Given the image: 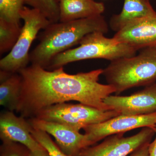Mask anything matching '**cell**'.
Returning a JSON list of instances; mask_svg holds the SVG:
<instances>
[{"mask_svg": "<svg viewBox=\"0 0 156 156\" xmlns=\"http://www.w3.org/2000/svg\"><path fill=\"white\" fill-rule=\"evenodd\" d=\"M56 1H57V2H58V0H56Z\"/></svg>", "mask_w": 156, "mask_h": 156, "instance_id": "cell-24", "label": "cell"}, {"mask_svg": "<svg viewBox=\"0 0 156 156\" xmlns=\"http://www.w3.org/2000/svg\"><path fill=\"white\" fill-rule=\"evenodd\" d=\"M25 3L44 15L51 23L59 21V7L56 0H25Z\"/></svg>", "mask_w": 156, "mask_h": 156, "instance_id": "cell-17", "label": "cell"}, {"mask_svg": "<svg viewBox=\"0 0 156 156\" xmlns=\"http://www.w3.org/2000/svg\"><path fill=\"white\" fill-rule=\"evenodd\" d=\"M113 38L136 50L156 47V15L130 23L117 32Z\"/></svg>", "mask_w": 156, "mask_h": 156, "instance_id": "cell-11", "label": "cell"}, {"mask_svg": "<svg viewBox=\"0 0 156 156\" xmlns=\"http://www.w3.org/2000/svg\"><path fill=\"white\" fill-rule=\"evenodd\" d=\"M20 24L0 18V54L11 50L21 33Z\"/></svg>", "mask_w": 156, "mask_h": 156, "instance_id": "cell-16", "label": "cell"}, {"mask_svg": "<svg viewBox=\"0 0 156 156\" xmlns=\"http://www.w3.org/2000/svg\"><path fill=\"white\" fill-rule=\"evenodd\" d=\"M150 143L147 144L140 147L131 154L129 156H150L149 145Z\"/></svg>", "mask_w": 156, "mask_h": 156, "instance_id": "cell-21", "label": "cell"}, {"mask_svg": "<svg viewBox=\"0 0 156 156\" xmlns=\"http://www.w3.org/2000/svg\"><path fill=\"white\" fill-rule=\"evenodd\" d=\"M31 133L39 144L47 151L49 156H70L57 146L47 132L32 127Z\"/></svg>", "mask_w": 156, "mask_h": 156, "instance_id": "cell-19", "label": "cell"}, {"mask_svg": "<svg viewBox=\"0 0 156 156\" xmlns=\"http://www.w3.org/2000/svg\"><path fill=\"white\" fill-rule=\"evenodd\" d=\"M22 79L20 74H13L0 84V105L9 111L17 112L19 106Z\"/></svg>", "mask_w": 156, "mask_h": 156, "instance_id": "cell-15", "label": "cell"}, {"mask_svg": "<svg viewBox=\"0 0 156 156\" xmlns=\"http://www.w3.org/2000/svg\"><path fill=\"white\" fill-rule=\"evenodd\" d=\"M20 16L24 21L20 35L9 54L0 60L1 71L10 75L27 67L33 42L39 32L51 23L40 11L25 6L20 11Z\"/></svg>", "mask_w": 156, "mask_h": 156, "instance_id": "cell-5", "label": "cell"}, {"mask_svg": "<svg viewBox=\"0 0 156 156\" xmlns=\"http://www.w3.org/2000/svg\"><path fill=\"white\" fill-rule=\"evenodd\" d=\"M156 112L142 115H119L107 121L83 128L90 146L113 134L124 133L140 128L148 127L154 130Z\"/></svg>", "mask_w": 156, "mask_h": 156, "instance_id": "cell-8", "label": "cell"}, {"mask_svg": "<svg viewBox=\"0 0 156 156\" xmlns=\"http://www.w3.org/2000/svg\"><path fill=\"white\" fill-rule=\"evenodd\" d=\"M119 115L112 110L102 111L83 104L65 102L43 109L34 118L60 123L80 131L87 126L102 122Z\"/></svg>", "mask_w": 156, "mask_h": 156, "instance_id": "cell-6", "label": "cell"}, {"mask_svg": "<svg viewBox=\"0 0 156 156\" xmlns=\"http://www.w3.org/2000/svg\"><path fill=\"white\" fill-rule=\"evenodd\" d=\"M32 126L21 116L6 111L0 115V137L3 143H18L30 151L44 149L31 133Z\"/></svg>", "mask_w": 156, "mask_h": 156, "instance_id": "cell-12", "label": "cell"}, {"mask_svg": "<svg viewBox=\"0 0 156 156\" xmlns=\"http://www.w3.org/2000/svg\"><path fill=\"white\" fill-rule=\"evenodd\" d=\"M104 34L99 31L88 34L81 40L77 48L54 56L46 69H55L70 62L85 59L103 58L112 61L136 55V49L119 43L113 37H106Z\"/></svg>", "mask_w": 156, "mask_h": 156, "instance_id": "cell-4", "label": "cell"}, {"mask_svg": "<svg viewBox=\"0 0 156 156\" xmlns=\"http://www.w3.org/2000/svg\"><path fill=\"white\" fill-rule=\"evenodd\" d=\"M15 142L3 143L1 149L2 156H28L22 148Z\"/></svg>", "mask_w": 156, "mask_h": 156, "instance_id": "cell-20", "label": "cell"}, {"mask_svg": "<svg viewBox=\"0 0 156 156\" xmlns=\"http://www.w3.org/2000/svg\"><path fill=\"white\" fill-rule=\"evenodd\" d=\"M141 50L137 55L110 61L103 69L102 75L116 94L156 82V47Z\"/></svg>", "mask_w": 156, "mask_h": 156, "instance_id": "cell-3", "label": "cell"}, {"mask_svg": "<svg viewBox=\"0 0 156 156\" xmlns=\"http://www.w3.org/2000/svg\"><path fill=\"white\" fill-rule=\"evenodd\" d=\"M24 3L25 0H0V18L20 23V12Z\"/></svg>", "mask_w": 156, "mask_h": 156, "instance_id": "cell-18", "label": "cell"}, {"mask_svg": "<svg viewBox=\"0 0 156 156\" xmlns=\"http://www.w3.org/2000/svg\"><path fill=\"white\" fill-rule=\"evenodd\" d=\"M155 137L153 141L150 143L149 145V151L150 156H156V126L154 129Z\"/></svg>", "mask_w": 156, "mask_h": 156, "instance_id": "cell-22", "label": "cell"}, {"mask_svg": "<svg viewBox=\"0 0 156 156\" xmlns=\"http://www.w3.org/2000/svg\"><path fill=\"white\" fill-rule=\"evenodd\" d=\"M33 128L45 131L52 135L62 151L70 156H77L81 151L89 147L85 134L63 124L37 118L28 120Z\"/></svg>", "mask_w": 156, "mask_h": 156, "instance_id": "cell-10", "label": "cell"}, {"mask_svg": "<svg viewBox=\"0 0 156 156\" xmlns=\"http://www.w3.org/2000/svg\"><path fill=\"white\" fill-rule=\"evenodd\" d=\"M40 42L30 53L32 65L46 69L52 58L77 44L88 34H106L108 24L102 15L68 22L50 23L44 30Z\"/></svg>", "mask_w": 156, "mask_h": 156, "instance_id": "cell-2", "label": "cell"}, {"mask_svg": "<svg viewBox=\"0 0 156 156\" xmlns=\"http://www.w3.org/2000/svg\"><path fill=\"white\" fill-rule=\"evenodd\" d=\"M156 15L150 0H125L121 13L111 18L109 25L115 32L134 20Z\"/></svg>", "mask_w": 156, "mask_h": 156, "instance_id": "cell-14", "label": "cell"}, {"mask_svg": "<svg viewBox=\"0 0 156 156\" xmlns=\"http://www.w3.org/2000/svg\"><path fill=\"white\" fill-rule=\"evenodd\" d=\"M59 21L68 22L101 15L103 3L93 0H58Z\"/></svg>", "mask_w": 156, "mask_h": 156, "instance_id": "cell-13", "label": "cell"}, {"mask_svg": "<svg viewBox=\"0 0 156 156\" xmlns=\"http://www.w3.org/2000/svg\"><path fill=\"white\" fill-rule=\"evenodd\" d=\"M28 156H50L48 154L47 151L45 149L35 151H29Z\"/></svg>", "mask_w": 156, "mask_h": 156, "instance_id": "cell-23", "label": "cell"}, {"mask_svg": "<svg viewBox=\"0 0 156 156\" xmlns=\"http://www.w3.org/2000/svg\"><path fill=\"white\" fill-rule=\"evenodd\" d=\"M155 134L153 128L145 127L128 137L124 133L107 136L98 145L86 148L77 156H127L144 144L150 143Z\"/></svg>", "mask_w": 156, "mask_h": 156, "instance_id": "cell-7", "label": "cell"}, {"mask_svg": "<svg viewBox=\"0 0 156 156\" xmlns=\"http://www.w3.org/2000/svg\"><path fill=\"white\" fill-rule=\"evenodd\" d=\"M104 102L120 115H142L156 112V81L128 96L110 95Z\"/></svg>", "mask_w": 156, "mask_h": 156, "instance_id": "cell-9", "label": "cell"}, {"mask_svg": "<svg viewBox=\"0 0 156 156\" xmlns=\"http://www.w3.org/2000/svg\"><path fill=\"white\" fill-rule=\"evenodd\" d=\"M101 69L69 74L63 67L52 71L32 65L20 71L22 86L17 111L24 118H34L43 109L75 101L102 111L110 110L104 102L115 92L108 84L99 83Z\"/></svg>", "mask_w": 156, "mask_h": 156, "instance_id": "cell-1", "label": "cell"}]
</instances>
